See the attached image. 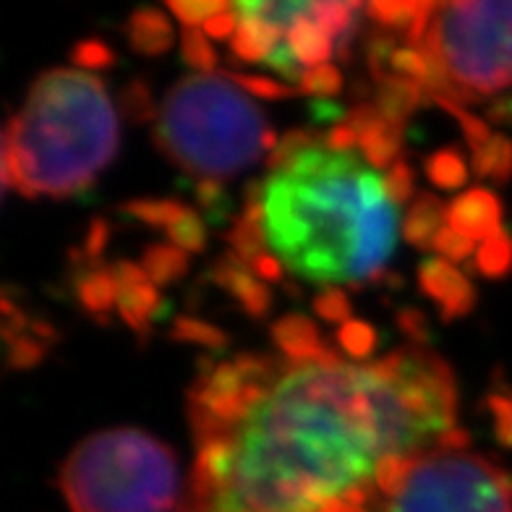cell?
I'll use <instances>...</instances> for the list:
<instances>
[{"label":"cell","instance_id":"9a60e30c","mask_svg":"<svg viewBox=\"0 0 512 512\" xmlns=\"http://www.w3.org/2000/svg\"><path fill=\"white\" fill-rule=\"evenodd\" d=\"M424 87L413 81L395 79V76H379L377 79V110L382 118L392 126L403 128L405 121L416 113V108L424 100Z\"/></svg>","mask_w":512,"mask_h":512},{"label":"cell","instance_id":"603a6c76","mask_svg":"<svg viewBox=\"0 0 512 512\" xmlns=\"http://www.w3.org/2000/svg\"><path fill=\"white\" fill-rule=\"evenodd\" d=\"M426 178L442 191H455L468 181V165L455 149H439L424 160Z\"/></svg>","mask_w":512,"mask_h":512},{"label":"cell","instance_id":"4fadbf2b","mask_svg":"<svg viewBox=\"0 0 512 512\" xmlns=\"http://www.w3.org/2000/svg\"><path fill=\"white\" fill-rule=\"evenodd\" d=\"M272 340L280 351L298 364H314L332 358L335 353L319 340V332L309 317L304 314H288V317L277 319L272 327Z\"/></svg>","mask_w":512,"mask_h":512},{"label":"cell","instance_id":"5bb4252c","mask_svg":"<svg viewBox=\"0 0 512 512\" xmlns=\"http://www.w3.org/2000/svg\"><path fill=\"white\" fill-rule=\"evenodd\" d=\"M447 220V207L434 194H418L416 202L403 217V238L416 249H434V241L442 233Z\"/></svg>","mask_w":512,"mask_h":512},{"label":"cell","instance_id":"d590c367","mask_svg":"<svg viewBox=\"0 0 512 512\" xmlns=\"http://www.w3.org/2000/svg\"><path fill=\"white\" fill-rule=\"evenodd\" d=\"M486 411L492 416L497 442L512 450V392H492L486 398Z\"/></svg>","mask_w":512,"mask_h":512},{"label":"cell","instance_id":"7c38bea8","mask_svg":"<svg viewBox=\"0 0 512 512\" xmlns=\"http://www.w3.org/2000/svg\"><path fill=\"white\" fill-rule=\"evenodd\" d=\"M209 277H212V283L228 290L230 296H236L243 309H246V314H251V317H264L270 311V290L256 280L254 272H249V264L243 262L241 256L233 254V251L212 264Z\"/></svg>","mask_w":512,"mask_h":512},{"label":"cell","instance_id":"3957f363","mask_svg":"<svg viewBox=\"0 0 512 512\" xmlns=\"http://www.w3.org/2000/svg\"><path fill=\"white\" fill-rule=\"evenodd\" d=\"M118 152V115L102 81L74 68L37 76L24 108L3 128V186L66 199Z\"/></svg>","mask_w":512,"mask_h":512},{"label":"cell","instance_id":"7dc6e473","mask_svg":"<svg viewBox=\"0 0 512 512\" xmlns=\"http://www.w3.org/2000/svg\"><path fill=\"white\" fill-rule=\"evenodd\" d=\"M398 327L403 335H408L411 340H418V345H424L429 340V324H426V317L418 309L400 311Z\"/></svg>","mask_w":512,"mask_h":512},{"label":"cell","instance_id":"816d5d0a","mask_svg":"<svg viewBox=\"0 0 512 512\" xmlns=\"http://www.w3.org/2000/svg\"><path fill=\"white\" fill-rule=\"evenodd\" d=\"M489 121L499 123V126H512V97L489 105Z\"/></svg>","mask_w":512,"mask_h":512},{"label":"cell","instance_id":"e575fe53","mask_svg":"<svg viewBox=\"0 0 512 512\" xmlns=\"http://www.w3.org/2000/svg\"><path fill=\"white\" fill-rule=\"evenodd\" d=\"M168 236L181 251H194V254H199V251H204V246H207V230H204V223L199 220L196 212H191V209L168 230Z\"/></svg>","mask_w":512,"mask_h":512},{"label":"cell","instance_id":"30bf717a","mask_svg":"<svg viewBox=\"0 0 512 512\" xmlns=\"http://www.w3.org/2000/svg\"><path fill=\"white\" fill-rule=\"evenodd\" d=\"M113 275L118 280V314L136 335H147L149 322L160 317L157 311L162 306L155 283L149 280L142 264L134 262H118Z\"/></svg>","mask_w":512,"mask_h":512},{"label":"cell","instance_id":"f35d334b","mask_svg":"<svg viewBox=\"0 0 512 512\" xmlns=\"http://www.w3.org/2000/svg\"><path fill=\"white\" fill-rule=\"evenodd\" d=\"M236 87L246 89L249 95L262 97V100H285V97L296 95V89H290L288 84H280L275 79H264V76H246V74H230L228 76Z\"/></svg>","mask_w":512,"mask_h":512},{"label":"cell","instance_id":"7402d4cb","mask_svg":"<svg viewBox=\"0 0 512 512\" xmlns=\"http://www.w3.org/2000/svg\"><path fill=\"white\" fill-rule=\"evenodd\" d=\"M473 170L476 176L507 183L512 178V139L505 134H492V139L473 152Z\"/></svg>","mask_w":512,"mask_h":512},{"label":"cell","instance_id":"f907efd6","mask_svg":"<svg viewBox=\"0 0 512 512\" xmlns=\"http://www.w3.org/2000/svg\"><path fill=\"white\" fill-rule=\"evenodd\" d=\"M324 144H327L330 149H335V152H348V149L358 144V136L356 131L343 121V123H337L330 134H327V142Z\"/></svg>","mask_w":512,"mask_h":512},{"label":"cell","instance_id":"f6af8a7d","mask_svg":"<svg viewBox=\"0 0 512 512\" xmlns=\"http://www.w3.org/2000/svg\"><path fill=\"white\" fill-rule=\"evenodd\" d=\"M264 66L275 68L277 74L285 76L288 81H301V76H304V71H301V63H298V58L293 55V50H290L288 42H280L275 50H272V55L264 61Z\"/></svg>","mask_w":512,"mask_h":512},{"label":"cell","instance_id":"f5cc1de1","mask_svg":"<svg viewBox=\"0 0 512 512\" xmlns=\"http://www.w3.org/2000/svg\"><path fill=\"white\" fill-rule=\"evenodd\" d=\"M319 512H366V507H358L353 505V502H348V499H335V502H330L327 507H322Z\"/></svg>","mask_w":512,"mask_h":512},{"label":"cell","instance_id":"74e56055","mask_svg":"<svg viewBox=\"0 0 512 512\" xmlns=\"http://www.w3.org/2000/svg\"><path fill=\"white\" fill-rule=\"evenodd\" d=\"M8 343V366L11 369H32L45 356V345L40 337L34 335H16Z\"/></svg>","mask_w":512,"mask_h":512},{"label":"cell","instance_id":"d6a6232c","mask_svg":"<svg viewBox=\"0 0 512 512\" xmlns=\"http://www.w3.org/2000/svg\"><path fill=\"white\" fill-rule=\"evenodd\" d=\"M181 55L189 66L199 68L204 74H209L217 66L215 48L207 42V34L202 29H186L181 37Z\"/></svg>","mask_w":512,"mask_h":512},{"label":"cell","instance_id":"f546056e","mask_svg":"<svg viewBox=\"0 0 512 512\" xmlns=\"http://www.w3.org/2000/svg\"><path fill=\"white\" fill-rule=\"evenodd\" d=\"M317 144L319 139L314 131H309V128H293V131H288V134L277 142V147L272 149L270 157H267V165H270L272 173H277V170L288 168L296 157L304 155L306 149L317 147Z\"/></svg>","mask_w":512,"mask_h":512},{"label":"cell","instance_id":"60d3db41","mask_svg":"<svg viewBox=\"0 0 512 512\" xmlns=\"http://www.w3.org/2000/svg\"><path fill=\"white\" fill-rule=\"evenodd\" d=\"M71 63L81 68H110L115 63V53L100 40H81L71 50Z\"/></svg>","mask_w":512,"mask_h":512},{"label":"cell","instance_id":"c3c4849f","mask_svg":"<svg viewBox=\"0 0 512 512\" xmlns=\"http://www.w3.org/2000/svg\"><path fill=\"white\" fill-rule=\"evenodd\" d=\"M236 32H238V16L236 11H233V6H230L228 11H223V14L212 16V19L204 24V34L212 37V40H230V37H236Z\"/></svg>","mask_w":512,"mask_h":512},{"label":"cell","instance_id":"d4e9b609","mask_svg":"<svg viewBox=\"0 0 512 512\" xmlns=\"http://www.w3.org/2000/svg\"><path fill=\"white\" fill-rule=\"evenodd\" d=\"M123 212L136 220H142L147 225H155V228H165L170 230L173 225L181 220L189 207L176 199H134V202H126L123 204Z\"/></svg>","mask_w":512,"mask_h":512},{"label":"cell","instance_id":"f1b7e54d","mask_svg":"<svg viewBox=\"0 0 512 512\" xmlns=\"http://www.w3.org/2000/svg\"><path fill=\"white\" fill-rule=\"evenodd\" d=\"M170 337L178 340V343H196L204 345V348H225L228 345V335L223 330H217L215 324L202 322L196 317H178Z\"/></svg>","mask_w":512,"mask_h":512},{"label":"cell","instance_id":"ba28073f","mask_svg":"<svg viewBox=\"0 0 512 512\" xmlns=\"http://www.w3.org/2000/svg\"><path fill=\"white\" fill-rule=\"evenodd\" d=\"M277 364L270 356L241 353L236 361L217 364L189 390V421L196 445L233 434L243 418L275 384Z\"/></svg>","mask_w":512,"mask_h":512},{"label":"cell","instance_id":"2e32d148","mask_svg":"<svg viewBox=\"0 0 512 512\" xmlns=\"http://www.w3.org/2000/svg\"><path fill=\"white\" fill-rule=\"evenodd\" d=\"M128 42L136 53L162 55L173 45V27L157 8H139L128 16Z\"/></svg>","mask_w":512,"mask_h":512},{"label":"cell","instance_id":"44dd1931","mask_svg":"<svg viewBox=\"0 0 512 512\" xmlns=\"http://www.w3.org/2000/svg\"><path fill=\"white\" fill-rule=\"evenodd\" d=\"M142 267L155 285H170L189 272V254L170 243H152L144 251Z\"/></svg>","mask_w":512,"mask_h":512},{"label":"cell","instance_id":"ee69618b","mask_svg":"<svg viewBox=\"0 0 512 512\" xmlns=\"http://www.w3.org/2000/svg\"><path fill=\"white\" fill-rule=\"evenodd\" d=\"M434 251H439L445 259L463 262V259H468L476 249H473V238L463 236V233H458V230L445 228L437 236V241H434Z\"/></svg>","mask_w":512,"mask_h":512},{"label":"cell","instance_id":"4dcf8cb0","mask_svg":"<svg viewBox=\"0 0 512 512\" xmlns=\"http://www.w3.org/2000/svg\"><path fill=\"white\" fill-rule=\"evenodd\" d=\"M337 343L343 348L348 356L353 358H369L377 348V332L374 327L366 322H358V319H351V322H345L337 332Z\"/></svg>","mask_w":512,"mask_h":512},{"label":"cell","instance_id":"7bdbcfd3","mask_svg":"<svg viewBox=\"0 0 512 512\" xmlns=\"http://www.w3.org/2000/svg\"><path fill=\"white\" fill-rule=\"evenodd\" d=\"M196 202H199V207H202L204 212H207V217H212V220H220V217L228 215L230 199L217 181L196 183Z\"/></svg>","mask_w":512,"mask_h":512},{"label":"cell","instance_id":"83f0119b","mask_svg":"<svg viewBox=\"0 0 512 512\" xmlns=\"http://www.w3.org/2000/svg\"><path fill=\"white\" fill-rule=\"evenodd\" d=\"M118 105H121V113L128 123H134V126H144L149 123L152 118H157V110H155V102H152V92L149 87L144 84L142 79L131 81L126 89L121 92L118 97Z\"/></svg>","mask_w":512,"mask_h":512},{"label":"cell","instance_id":"4316f807","mask_svg":"<svg viewBox=\"0 0 512 512\" xmlns=\"http://www.w3.org/2000/svg\"><path fill=\"white\" fill-rule=\"evenodd\" d=\"M358 3H314L311 6V19L317 21L319 27L330 37H337V40H345L353 34V16L358 11Z\"/></svg>","mask_w":512,"mask_h":512},{"label":"cell","instance_id":"b9f144b4","mask_svg":"<svg viewBox=\"0 0 512 512\" xmlns=\"http://www.w3.org/2000/svg\"><path fill=\"white\" fill-rule=\"evenodd\" d=\"M384 189H387V196H390L392 202L403 204L408 202L413 196V170L411 165L405 160H398L387 170V176H384Z\"/></svg>","mask_w":512,"mask_h":512},{"label":"cell","instance_id":"ac0fdd59","mask_svg":"<svg viewBox=\"0 0 512 512\" xmlns=\"http://www.w3.org/2000/svg\"><path fill=\"white\" fill-rule=\"evenodd\" d=\"M280 29L267 24L262 19H254V16H243L238 19V32L233 37V55H236L238 61L243 63H259L267 61L272 55V50L280 45Z\"/></svg>","mask_w":512,"mask_h":512},{"label":"cell","instance_id":"d6986e66","mask_svg":"<svg viewBox=\"0 0 512 512\" xmlns=\"http://www.w3.org/2000/svg\"><path fill=\"white\" fill-rule=\"evenodd\" d=\"M288 45L298 63L306 68L324 66L332 55V37L314 19L298 21L288 32Z\"/></svg>","mask_w":512,"mask_h":512},{"label":"cell","instance_id":"8fae6325","mask_svg":"<svg viewBox=\"0 0 512 512\" xmlns=\"http://www.w3.org/2000/svg\"><path fill=\"white\" fill-rule=\"evenodd\" d=\"M447 228L473 241H489L502 233V202L489 189H471L447 207Z\"/></svg>","mask_w":512,"mask_h":512},{"label":"cell","instance_id":"8d00e7d4","mask_svg":"<svg viewBox=\"0 0 512 512\" xmlns=\"http://www.w3.org/2000/svg\"><path fill=\"white\" fill-rule=\"evenodd\" d=\"M298 84H301V92L327 97L343 89V74H340V68L332 66V63H324V66L306 68Z\"/></svg>","mask_w":512,"mask_h":512},{"label":"cell","instance_id":"5b68a950","mask_svg":"<svg viewBox=\"0 0 512 512\" xmlns=\"http://www.w3.org/2000/svg\"><path fill=\"white\" fill-rule=\"evenodd\" d=\"M61 492L74 512H168L181 492L178 458L142 429H105L71 450Z\"/></svg>","mask_w":512,"mask_h":512},{"label":"cell","instance_id":"ab89813d","mask_svg":"<svg viewBox=\"0 0 512 512\" xmlns=\"http://www.w3.org/2000/svg\"><path fill=\"white\" fill-rule=\"evenodd\" d=\"M314 311L327 322H351V301L340 288H327L314 298Z\"/></svg>","mask_w":512,"mask_h":512},{"label":"cell","instance_id":"9c48e42d","mask_svg":"<svg viewBox=\"0 0 512 512\" xmlns=\"http://www.w3.org/2000/svg\"><path fill=\"white\" fill-rule=\"evenodd\" d=\"M418 285L437 304L445 322L471 314L476 306V290L471 280L447 259H426L418 270Z\"/></svg>","mask_w":512,"mask_h":512},{"label":"cell","instance_id":"bcb514c9","mask_svg":"<svg viewBox=\"0 0 512 512\" xmlns=\"http://www.w3.org/2000/svg\"><path fill=\"white\" fill-rule=\"evenodd\" d=\"M108 238H110L108 223L100 220V217H95V220L89 223L87 238H84V262L97 264L100 254L105 251V246H108Z\"/></svg>","mask_w":512,"mask_h":512},{"label":"cell","instance_id":"836d02e7","mask_svg":"<svg viewBox=\"0 0 512 512\" xmlns=\"http://www.w3.org/2000/svg\"><path fill=\"white\" fill-rule=\"evenodd\" d=\"M432 100L437 102V105H442V108H445L452 118H458L460 126H463L465 142H468V147H471L473 152H476L481 144H486L489 139H492V131H489V126H486L481 118H476V115L468 113V110H465L460 102H452V100H447V97H432Z\"/></svg>","mask_w":512,"mask_h":512},{"label":"cell","instance_id":"8992f818","mask_svg":"<svg viewBox=\"0 0 512 512\" xmlns=\"http://www.w3.org/2000/svg\"><path fill=\"white\" fill-rule=\"evenodd\" d=\"M421 48L437 63L452 102L512 87V3H437Z\"/></svg>","mask_w":512,"mask_h":512},{"label":"cell","instance_id":"681fc988","mask_svg":"<svg viewBox=\"0 0 512 512\" xmlns=\"http://www.w3.org/2000/svg\"><path fill=\"white\" fill-rule=\"evenodd\" d=\"M251 272L256 277H262V280H270V283H280L283 280V264L277 256H272L270 251L262 256H256L254 262H251Z\"/></svg>","mask_w":512,"mask_h":512},{"label":"cell","instance_id":"484cf974","mask_svg":"<svg viewBox=\"0 0 512 512\" xmlns=\"http://www.w3.org/2000/svg\"><path fill=\"white\" fill-rule=\"evenodd\" d=\"M476 270L484 277H507L512 272V238L507 233L489 238L481 243V249L476 251Z\"/></svg>","mask_w":512,"mask_h":512},{"label":"cell","instance_id":"7a4b0ae2","mask_svg":"<svg viewBox=\"0 0 512 512\" xmlns=\"http://www.w3.org/2000/svg\"><path fill=\"white\" fill-rule=\"evenodd\" d=\"M267 243L314 283H366L395 246L398 204L379 170L327 144L272 173L262 191Z\"/></svg>","mask_w":512,"mask_h":512},{"label":"cell","instance_id":"52a82bcc","mask_svg":"<svg viewBox=\"0 0 512 512\" xmlns=\"http://www.w3.org/2000/svg\"><path fill=\"white\" fill-rule=\"evenodd\" d=\"M384 512H512V476L471 452H426Z\"/></svg>","mask_w":512,"mask_h":512},{"label":"cell","instance_id":"1f68e13d","mask_svg":"<svg viewBox=\"0 0 512 512\" xmlns=\"http://www.w3.org/2000/svg\"><path fill=\"white\" fill-rule=\"evenodd\" d=\"M168 8L186 24V29H196L199 24H207L212 16L228 11V3L223 0H170Z\"/></svg>","mask_w":512,"mask_h":512},{"label":"cell","instance_id":"6da1fadb","mask_svg":"<svg viewBox=\"0 0 512 512\" xmlns=\"http://www.w3.org/2000/svg\"><path fill=\"white\" fill-rule=\"evenodd\" d=\"M445 358L408 345L371 366L324 358L275 379L228 434L230 473L212 512H319L455 429Z\"/></svg>","mask_w":512,"mask_h":512},{"label":"cell","instance_id":"ffe728a7","mask_svg":"<svg viewBox=\"0 0 512 512\" xmlns=\"http://www.w3.org/2000/svg\"><path fill=\"white\" fill-rule=\"evenodd\" d=\"M400 134H403V128L392 126V123H387L382 118V121L374 123L369 131H364V134L358 136V147L364 152V160L369 162V168H392V165L398 162Z\"/></svg>","mask_w":512,"mask_h":512},{"label":"cell","instance_id":"277c9868","mask_svg":"<svg viewBox=\"0 0 512 512\" xmlns=\"http://www.w3.org/2000/svg\"><path fill=\"white\" fill-rule=\"evenodd\" d=\"M155 144L199 181H223L277 147L267 118L228 76H186L165 95Z\"/></svg>","mask_w":512,"mask_h":512},{"label":"cell","instance_id":"cb8c5ba5","mask_svg":"<svg viewBox=\"0 0 512 512\" xmlns=\"http://www.w3.org/2000/svg\"><path fill=\"white\" fill-rule=\"evenodd\" d=\"M225 238H228L233 254L241 256L246 264L254 262L256 256L267 254V246H270V243H267V233H264L262 220H254V217H246V215L233 220L230 233Z\"/></svg>","mask_w":512,"mask_h":512},{"label":"cell","instance_id":"e0dca14e","mask_svg":"<svg viewBox=\"0 0 512 512\" xmlns=\"http://www.w3.org/2000/svg\"><path fill=\"white\" fill-rule=\"evenodd\" d=\"M76 298L92 317H105L113 306H118V280L113 270L92 264L76 275Z\"/></svg>","mask_w":512,"mask_h":512}]
</instances>
